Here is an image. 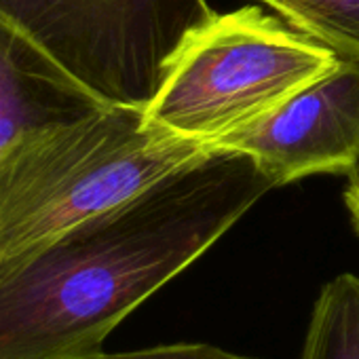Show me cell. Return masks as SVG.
Wrapping results in <instances>:
<instances>
[{
	"label": "cell",
	"instance_id": "obj_9",
	"mask_svg": "<svg viewBox=\"0 0 359 359\" xmlns=\"http://www.w3.org/2000/svg\"><path fill=\"white\" fill-rule=\"evenodd\" d=\"M79 359H260V357L233 353L208 342H173V344H156V346L123 351V353L97 351Z\"/></svg>",
	"mask_w": 359,
	"mask_h": 359
},
{
	"label": "cell",
	"instance_id": "obj_3",
	"mask_svg": "<svg viewBox=\"0 0 359 359\" xmlns=\"http://www.w3.org/2000/svg\"><path fill=\"white\" fill-rule=\"evenodd\" d=\"M338 53L258 5L214 13L175 51L146 121L205 148L256 123L330 72Z\"/></svg>",
	"mask_w": 359,
	"mask_h": 359
},
{
	"label": "cell",
	"instance_id": "obj_5",
	"mask_svg": "<svg viewBox=\"0 0 359 359\" xmlns=\"http://www.w3.org/2000/svg\"><path fill=\"white\" fill-rule=\"evenodd\" d=\"M216 146L250 154L275 189L315 173H346L359 154V60L336 66Z\"/></svg>",
	"mask_w": 359,
	"mask_h": 359
},
{
	"label": "cell",
	"instance_id": "obj_4",
	"mask_svg": "<svg viewBox=\"0 0 359 359\" xmlns=\"http://www.w3.org/2000/svg\"><path fill=\"white\" fill-rule=\"evenodd\" d=\"M0 11L93 97L146 108L208 0H0Z\"/></svg>",
	"mask_w": 359,
	"mask_h": 359
},
{
	"label": "cell",
	"instance_id": "obj_1",
	"mask_svg": "<svg viewBox=\"0 0 359 359\" xmlns=\"http://www.w3.org/2000/svg\"><path fill=\"white\" fill-rule=\"evenodd\" d=\"M273 180L212 146L0 273V359H79L235 226Z\"/></svg>",
	"mask_w": 359,
	"mask_h": 359
},
{
	"label": "cell",
	"instance_id": "obj_10",
	"mask_svg": "<svg viewBox=\"0 0 359 359\" xmlns=\"http://www.w3.org/2000/svg\"><path fill=\"white\" fill-rule=\"evenodd\" d=\"M346 191H344V203L353 220V229L359 233V154L355 156L351 169L346 171Z\"/></svg>",
	"mask_w": 359,
	"mask_h": 359
},
{
	"label": "cell",
	"instance_id": "obj_8",
	"mask_svg": "<svg viewBox=\"0 0 359 359\" xmlns=\"http://www.w3.org/2000/svg\"><path fill=\"white\" fill-rule=\"evenodd\" d=\"M334 53L359 60V0H256Z\"/></svg>",
	"mask_w": 359,
	"mask_h": 359
},
{
	"label": "cell",
	"instance_id": "obj_6",
	"mask_svg": "<svg viewBox=\"0 0 359 359\" xmlns=\"http://www.w3.org/2000/svg\"><path fill=\"white\" fill-rule=\"evenodd\" d=\"M102 106L18 22L0 11V152L22 133Z\"/></svg>",
	"mask_w": 359,
	"mask_h": 359
},
{
	"label": "cell",
	"instance_id": "obj_7",
	"mask_svg": "<svg viewBox=\"0 0 359 359\" xmlns=\"http://www.w3.org/2000/svg\"><path fill=\"white\" fill-rule=\"evenodd\" d=\"M300 359H359V277L327 281L311 311Z\"/></svg>",
	"mask_w": 359,
	"mask_h": 359
},
{
	"label": "cell",
	"instance_id": "obj_2",
	"mask_svg": "<svg viewBox=\"0 0 359 359\" xmlns=\"http://www.w3.org/2000/svg\"><path fill=\"white\" fill-rule=\"evenodd\" d=\"M203 150L129 106L22 133L0 152V273Z\"/></svg>",
	"mask_w": 359,
	"mask_h": 359
}]
</instances>
